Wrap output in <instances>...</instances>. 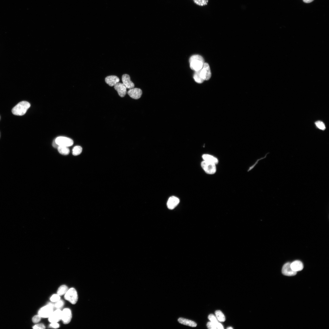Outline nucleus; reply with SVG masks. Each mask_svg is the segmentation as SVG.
I'll return each instance as SVG.
<instances>
[{"mask_svg": "<svg viewBox=\"0 0 329 329\" xmlns=\"http://www.w3.org/2000/svg\"><path fill=\"white\" fill-rule=\"evenodd\" d=\"M64 298L72 304H75L78 299V295L76 290L73 288L68 289L65 294Z\"/></svg>", "mask_w": 329, "mask_h": 329, "instance_id": "obj_5", "label": "nucleus"}, {"mask_svg": "<svg viewBox=\"0 0 329 329\" xmlns=\"http://www.w3.org/2000/svg\"><path fill=\"white\" fill-rule=\"evenodd\" d=\"M41 317L39 315H35L32 318V321L34 323H37L41 320Z\"/></svg>", "mask_w": 329, "mask_h": 329, "instance_id": "obj_30", "label": "nucleus"}, {"mask_svg": "<svg viewBox=\"0 0 329 329\" xmlns=\"http://www.w3.org/2000/svg\"><path fill=\"white\" fill-rule=\"evenodd\" d=\"M179 202V200L178 197L174 196H171L169 198L167 202V207L169 209H173L178 205Z\"/></svg>", "mask_w": 329, "mask_h": 329, "instance_id": "obj_13", "label": "nucleus"}, {"mask_svg": "<svg viewBox=\"0 0 329 329\" xmlns=\"http://www.w3.org/2000/svg\"><path fill=\"white\" fill-rule=\"evenodd\" d=\"M178 320L180 324L191 327H196L197 325L196 324L194 321L183 318H179Z\"/></svg>", "mask_w": 329, "mask_h": 329, "instance_id": "obj_17", "label": "nucleus"}, {"mask_svg": "<svg viewBox=\"0 0 329 329\" xmlns=\"http://www.w3.org/2000/svg\"><path fill=\"white\" fill-rule=\"evenodd\" d=\"M64 305V301L60 299L56 302L54 304V306L56 309H60L63 307Z\"/></svg>", "mask_w": 329, "mask_h": 329, "instance_id": "obj_25", "label": "nucleus"}, {"mask_svg": "<svg viewBox=\"0 0 329 329\" xmlns=\"http://www.w3.org/2000/svg\"><path fill=\"white\" fill-rule=\"evenodd\" d=\"M207 328L209 329H216V326L215 324L211 321L208 322L207 324Z\"/></svg>", "mask_w": 329, "mask_h": 329, "instance_id": "obj_29", "label": "nucleus"}, {"mask_svg": "<svg viewBox=\"0 0 329 329\" xmlns=\"http://www.w3.org/2000/svg\"><path fill=\"white\" fill-rule=\"evenodd\" d=\"M190 67L195 71L199 70L203 67L204 61L203 57L199 55L192 56L189 59Z\"/></svg>", "mask_w": 329, "mask_h": 329, "instance_id": "obj_1", "label": "nucleus"}, {"mask_svg": "<svg viewBox=\"0 0 329 329\" xmlns=\"http://www.w3.org/2000/svg\"><path fill=\"white\" fill-rule=\"evenodd\" d=\"M119 77L114 75L108 76L105 78L106 83L111 87L114 86L117 83L119 82Z\"/></svg>", "mask_w": 329, "mask_h": 329, "instance_id": "obj_15", "label": "nucleus"}, {"mask_svg": "<svg viewBox=\"0 0 329 329\" xmlns=\"http://www.w3.org/2000/svg\"><path fill=\"white\" fill-rule=\"evenodd\" d=\"M315 124L317 127L322 130H324L326 128L324 124L322 121H318L315 122Z\"/></svg>", "mask_w": 329, "mask_h": 329, "instance_id": "obj_26", "label": "nucleus"}, {"mask_svg": "<svg viewBox=\"0 0 329 329\" xmlns=\"http://www.w3.org/2000/svg\"><path fill=\"white\" fill-rule=\"evenodd\" d=\"M216 316L218 320L221 322H224L225 320V317L222 312L220 310L215 312Z\"/></svg>", "mask_w": 329, "mask_h": 329, "instance_id": "obj_22", "label": "nucleus"}, {"mask_svg": "<svg viewBox=\"0 0 329 329\" xmlns=\"http://www.w3.org/2000/svg\"><path fill=\"white\" fill-rule=\"evenodd\" d=\"M114 88L120 97H123L126 94L127 88L122 83H117L114 86Z\"/></svg>", "mask_w": 329, "mask_h": 329, "instance_id": "obj_12", "label": "nucleus"}, {"mask_svg": "<svg viewBox=\"0 0 329 329\" xmlns=\"http://www.w3.org/2000/svg\"><path fill=\"white\" fill-rule=\"evenodd\" d=\"M122 83L127 88L130 89L134 88V84L130 80L129 76L127 74H124L122 76Z\"/></svg>", "mask_w": 329, "mask_h": 329, "instance_id": "obj_14", "label": "nucleus"}, {"mask_svg": "<svg viewBox=\"0 0 329 329\" xmlns=\"http://www.w3.org/2000/svg\"><path fill=\"white\" fill-rule=\"evenodd\" d=\"M54 305L53 303H49L39 310L38 315L42 317H49L54 311Z\"/></svg>", "mask_w": 329, "mask_h": 329, "instance_id": "obj_3", "label": "nucleus"}, {"mask_svg": "<svg viewBox=\"0 0 329 329\" xmlns=\"http://www.w3.org/2000/svg\"><path fill=\"white\" fill-rule=\"evenodd\" d=\"M291 267L294 271L297 272L302 270L303 268V265L300 261L296 260L291 263Z\"/></svg>", "mask_w": 329, "mask_h": 329, "instance_id": "obj_16", "label": "nucleus"}, {"mask_svg": "<svg viewBox=\"0 0 329 329\" xmlns=\"http://www.w3.org/2000/svg\"><path fill=\"white\" fill-rule=\"evenodd\" d=\"M34 329H44L45 328L44 325L43 324H36L33 327Z\"/></svg>", "mask_w": 329, "mask_h": 329, "instance_id": "obj_31", "label": "nucleus"}, {"mask_svg": "<svg viewBox=\"0 0 329 329\" xmlns=\"http://www.w3.org/2000/svg\"><path fill=\"white\" fill-rule=\"evenodd\" d=\"M314 0H303V1L306 3H309L312 2Z\"/></svg>", "mask_w": 329, "mask_h": 329, "instance_id": "obj_35", "label": "nucleus"}, {"mask_svg": "<svg viewBox=\"0 0 329 329\" xmlns=\"http://www.w3.org/2000/svg\"></svg>", "mask_w": 329, "mask_h": 329, "instance_id": "obj_37", "label": "nucleus"}, {"mask_svg": "<svg viewBox=\"0 0 329 329\" xmlns=\"http://www.w3.org/2000/svg\"><path fill=\"white\" fill-rule=\"evenodd\" d=\"M200 75L202 78L204 80H208L211 77V74L210 67L209 64L204 62L202 68L200 70Z\"/></svg>", "mask_w": 329, "mask_h": 329, "instance_id": "obj_6", "label": "nucleus"}, {"mask_svg": "<svg viewBox=\"0 0 329 329\" xmlns=\"http://www.w3.org/2000/svg\"><path fill=\"white\" fill-rule=\"evenodd\" d=\"M216 165L213 163L204 160L201 163V166L205 172L210 175L213 174L216 172Z\"/></svg>", "mask_w": 329, "mask_h": 329, "instance_id": "obj_4", "label": "nucleus"}, {"mask_svg": "<svg viewBox=\"0 0 329 329\" xmlns=\"http://www.w3.org/2000/svg\"><path fill=\"white\" fill-rule=\"evenodd\" d=\"M202 157L203 160L213 163L216 164L218 162V160L216 157L209 154H203Z\"/></svg>", "mask_w": 329, "mask_h": 329, "instance_id": "obj_18", "label": "nucleus"}, {"mask_svg": "<svg viewBox=\"0 0 329 329\" xmlns=\"http://www.w3.org/2000/svg\"><path fill=\"white\" fill-rule=\"evenodd\" d=\"M208 319L210 321L214 324L216 326V325L219 322L218 321L216 317L213 314H210L208 316Z\"/></svg>", "mask_w": 329, "mask_h": 329, "instance_id": "obj_27", "label": "nucleus"}, {"mask_svg": "<svg viewBox=\"0 0 329 329\" xmlns=\"http://www.w3.org/2000/svg\"><path fill=\"white\" fill-rule=\"evenodd\" d=\"M127 94L132 98L137 99L141 96L142 92L140 88H133L130 89L127 92Z\"/></svg>", "mask_w": 329, "mask_h": 329, "instance_id": "obj_11", "label": "nucleus"}, {"mask_svg": "<svg viewBox=\"0 0 329 329\" xmlns=\"http://www.w3.org/2000/svg\"></svg>", "mask_w": 329, "mask_h": 329, "instance_id": "obj_38", "label": "nucleus"}, {"mask_svg": "<svg viewBox=\"0 0 329 329\" xmlns=\"http://www.w3.org/2000/svg\"><path fill=\"white\" fill-rule=\"evenodd\" d=\"M291 263L288 262L284 264L282 269V273L285 275L292 276L295 275L297 272L294 271L291 267Z\"/></svg>", "mask_w": 329, "mask_h": 329, "instance_id": "obj_10", "label": "nucleus"}, {"mask_svg": "<svg viewBox=\"0 0 329 329\" xmlns=\"http://www.w3.org/2000/svg\"><path fill=\"white\" fill-rule=\"evenodd\" d=\"M62 312L60 309L54 311L48 317V320L51 323L58 322L61 320Z\"/></svg>", "mask_w": 329, "mask_h": 329, "instance_id": "obj_9", "label": "nucleus"}, {"mask_svg": "<svg viewBox=\"0 0 329 329\" xmlns=\"http://www.w3.org/2000/svg\"><path fill=\"white\" fill-rule=\"evenodd\" d=\"M193 1L196 4L203 6L207 5L208 0H193Z\"/></svg>", "mask_w": 329, "mask_h": 329, "instance_id": "obj_24", "label": "nucleus"}, {"mask_svg": "<svg viewBox=\"0 0 329 329\" xmlns=\"http://www.w3.org/2000/svg\"><path fill=\"white\" fill-rule=\"evenodd\" d=\"M82 150V147L80 146H77L74 147L72 150V154L74 156H77L80 154Z\"/></svg>", "mask_w": 329, "mask_h": 329, "instance_id": "obj_23", "label": "nucleus"}, {"mask_svg": "<svg viewBox=\"0 0 329 329\" xmlns=\"http://www.w3.org/2000/svg\"><path fill=\"white\" fill-rule=\"evenodd\" d=\"M57 148L59 152L63 155H68L70 152L69 148L67 147L59 146Z\"/></svg>", "mask_w": 329, "mask_h": 329, "instance_id": "obj_20", "label": "nucleus"}, {"mask_svg": "<svg viewBox=\"0 0 329 329\" xmlns=\"http://www.w3.org/2000/svg\"><path fill=\"white\" fill-rule=\"evenodd\" d=\"M200 70V69L198 71H195L193 76L195 81L199 83H202L204 81L201 76Z\"/></svg>", "mask_w": 329, "mask_h": 329, "instance_id": "obj_19", "label": "nucleus"}, {"mask_svg": "<svg viewBox=\"0 0 329 329\" xmlns=\"http://www.w3.org/2000/svg\"><path fill=\"white\" fill-rule=\"evenodd\" d=\"M50 327L55 328H57L59 327V325L57 322L51 323L50 325Z\"/></svg>", "mask_w": 329, "mask_h": 329, "instance_id": "obj_32", "label": "nucleus"}, {"mask_svg": "<svg viewBox=\"0 0 329 329\" xmlns=\"http://www.w3.org/2000/svg\"><path fill=\"white\" fill-rule=\"evenodd\" d=\"M50 299L52 302H56L60 299V297L58 294H54L51 297Z\"/></svg>", "mask_w": 329, "mask_h": 329, "instance_id": "obj_28", "label": "nucleus"}, {"mask_svg": "<svg viewBox=\"0 0 329 329\" xmlns=\"http://www.w3.org/2000/svg\"><path fill=\"white\" fill-rule=\"evenodd\" d=\"M72 317L71 310L69 308L64 309L62 312L61 320L65 324H67L70 321Z\"/></svg>", "mask_w": 329, "mask_h": 329, "instance_id": "obj_8", "label": "nucleus"}, {"mask_svg": "<svg viewBox=\"0 0 329 329\" xmlns=\"http://www.w3.org/2000/svg\"><path fill=\"white\" fill-rule=\"evenodd\" d=\"M227 328L228 329H232L233 328L232 327H227Z\"/></svg>", "mask_w": 329, "mask_h": 329, "instance_id": "obj_36", "label": "nucleus"}, {"mask_svg": "<svg viewBox=\"0 0 329 329\" xmlns=\"http://www.w3.org/2000/svg\"><path fill=\"white\" fill-rule=\"evenodd\" d=\"M30 105L28 102L23 101L19 102L12 109V113L15 115L22 116L24 115Z\"/></svg>", "mask_w": 329, "mask_h": 329, "instance_id": "obj_2", "label": "nucleus"}, {"mask_svg": "<svg viewBox=\"0 0 329 329\" xmlns=\"http://www.w3.org/2000/svg\"><path fill=\"white\" fill-rule=\"evenodd\" d=\"M217 328L219 329H224L223 326L220 323L218 322L216 325Z\"/></svg>", "mask_w": 329, "mask_h": 329, "instance_id": "obj_33", "label": "nucleus"}, {"mask_svg": "<svg viewBox=\"0 0 329 329\" xmlns=\"http://www.w3.org/2000/svg\"><path fill=\"white\" fill-rule=\"evenodd\" d=\"M52 146L54 147L57 148L59 146L55 142V140L53 141L52 143Z\"/></svg>", "mask_w": 329, "mask_h": 329, "instance_id": "obj_34", "label": "nucleus"}, {"mask_svg": "<svg viewBox=\"0 0 329 329\" xmlns=\"http://www.w3.org/2000/svg\"><path fill=\"white\" fill-rule=\"evenodd\" d=\"M68 290L67 286L65 285L61 286L57 290V294L59 295H62L65 294Z\"/></svg>", "mask_w": 329, "mask_h": 329, "instance_id": "obj_21", "label": "nucleus"}, {"mask_svg": "<svg viewBox=\"0 0 329 329\" xmlns=\"http://www.w3.org/2000/svg\"><path fill=\"white\" fill-rule=\"evenodd\" d=\"M55 142L59 146L69 147L72 146L73 141L71 139L64 136L57 137L55 139Z\"/></svg>", "mask_w": 329, "mask_h": 329, "instance_id": "obj_7", "label": "nucleus"}]
</instances>
